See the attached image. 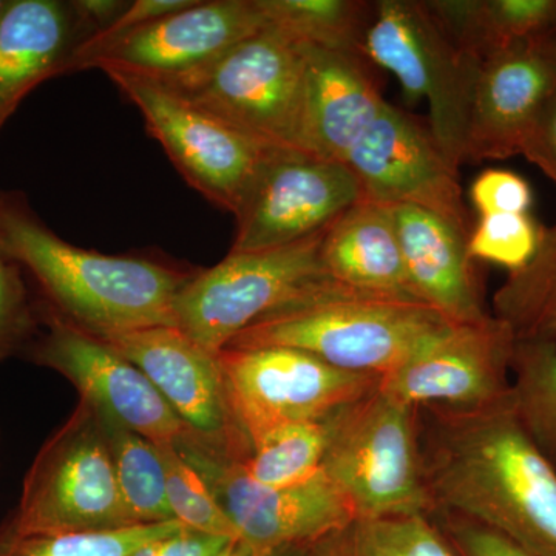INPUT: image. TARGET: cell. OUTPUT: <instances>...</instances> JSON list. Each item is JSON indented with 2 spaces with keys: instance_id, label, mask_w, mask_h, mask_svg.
Here are the masks:
<instances>
[{
  "instance_id": "cell-11",
  "label": "cell",
  "mask_w": 556,
  "mask_h": 556,
  "mask_svg": "<svg viewBox=\"0 0 556 556\" xmlns=\"http://www.w3.org/2000/svg\"><path fill=\"white\" fill-rule=\"evenodd\" d=\"M365 200L426 208L470 239L471 226L453 163L428 119L386 101L345 161Z\"/></svg>"
},
{
  "instance_id": "cell-35",
  "label": "cell",
  "mask_w": 556,
  "mask_h": 556,
  "mask_svg": "<svg viewBox=\"0 0 556 556\" xmlns=\"http://www.w3.org/2000/svg\"><path fill=\"white\" fill-rule=\"evenodd\" d=\"M193 2L195 0H135V2H130V5L121 14L119 20L112 27L91 36L90 39H87L79 47L75 61H73V72L84 70V65L98 51L105 49L115 40L129 35L134 30H138V28L144 27V25L159 21L161 17L169 16L175 11L186 9V7L192 5Z\"/></svg>"
},
{
  "instance_id": "cell-28",
  "label": "cell",
  "mask_w": 556,
  "mask_h": 556,
  "mask_svg": "<svg viewBox=\"0 0 556 556\" xmlns=\"http://www.w3.org/2000/svg\"><path fill=\"white\" fill-rule=\"evenodd\" d=\"M511 402L527 437L556 473V343L515 342Z\"/></svg>"
},
{
  "instance_id": "cell-22",
  "label": "cell",
  "mask_w": 556,
  "mask_h": 556,
  "mask_svg": "<svg viewBox=\"0 0 556 556\" xmlns=\"http://www.w3.org/2000/svg\"><path fill=\"white\" fill-rule=\"evenodd\" d=\"M321 263L332 280L346 287L419 302L409 287L390 206L364 200L348 208L325 232Z\"/></svg>"
},
{
  "instance_id": "cell-40",
  "label": "cell",
  "mask_w": 556,
  "mask_h": 556,
  "mask_svg": "<svg viewBox=\"0 0 556 556\" xmlns=\"http://www.w3.org/2000/svg\"><path fill=\"white\" fill-rule=\"evenodd\" d=\"M308 554L309 546L254 548L240 541H232L218 556H308Z\"/></svg>"
},
{
  "instance_id": "cell-1",
  "label": "cell",
  "mask_w": 556,
  "mask_h": 556,
  "mask_svg": "<svg viewBox=\"0 0 556 556\" xmlns=\"http://www.w3.org/2000/svg\"><path fill=\"white\" fill-rule=\"evenodd\" d=\"M419 413L433 515H459L529 554L556 556V473L519 424L511 393L481 409Z\"/></svg>"
},
{
  "instance_id": "cell-25",
  "label": "cell",
  "mask_w": 556,
  "mask_h": 556,
  "mask_svg": "<svg viewBox=\"0 0 556 556\" xmlns=\"http://www.w3.org/2000/svg\"><path fill=\"white\" fill-rule=\"evenodd\" d=\"M265 28L302 46L358 51L371 22L375 2L367 0H257Z\"/></svg>"
},
{
  "instance_id": "cell-12",
  "label": "cell",
  "mask_w": 556,
  "mask_h": 556,
  "mask_svg": "<svg viewBox=\"0 0 556 556\" xmlns=\"http://www.w3.org/2000/svg\"><path fill=\"white\" fill-rule=\"evenodd\" d=\"M207 482L240 543L254 548L311 546L356 519L348 497L324 473L288 486L252 481L240 463L206 448L179 450Z\"/></svg>"
},
{
  "instance_id": "cell-38",
  "label": "cell",
  "mask_w": 556,
  "mask_h": 556,
  "mask_svg": "<svg viewBox=\"0 0 556 556\" xmlns=\"http://www.w3.org/2000/svg\"><path fill=\"white\" fill-rule=\"evenodd\" d=\"M232 540L182 529L174 535L150 541L130 556H218Z\"/></svg>"
},
{
  "instance_id": "cell-9",
  "label": "cell",
  "mask_w": 556,
  "mask_h": 556,
  "mask_svg": "<svg viewBox=\"0 0 556 556\" xmlns=\"http://www.w3.org/2000/svg\"><path fill=\"white\" fill-rule=\"evenodd\" d=\"M141 112L148 131L182 178L236 217L274 150L248 137L185 94L123 72H104Z\"/></svg>"
},
{
  "instance_id": "cell-21",
  "label": "cell",
  "mask_w": 556,
  "mask_h": 556,
  "mask_svg": "<svg viewBox=\"0 0 556 556\" xmlns=\"http://www.w3.org/2000/svg\"><path fill=\"white\" fill-rule=\"evenodd\" d=\"M375 68L358 51L306 46L305 152L345 161L386 102Z\"/></svg>"
},
{
  "instance_id": "cell-16",
  "label": "cell",
  "mask_w": 556,
  "mask_h": 556,
  "mask_svg": "<svg viewBox=\"0 0 556 556\" xmlns=\"http://www.w3.org/2000/svg\"><path fill=\"white\" fill-rule=\"evenodd\" d=\"M514 334L500 318L453 324L380 378V388L413 407L470 412L511 393Z\"/></svg>"
},
{
  "instance_id": "cell-36",
  "label": "cell",
  "mask_w": 556,
  "mask_h": 556,
  "mask_svg": "<svg viewBox=\"0 0 556 556\" xmlns=\"http://www.w3.org/2000/svg\"><path fill=\"white\" fill-rule=\"evenodd\" d=\"M459 556H535L489 527L455 514L431 515Z\"/></svg>"
},
{
  "instance_id": "cell-15",
  "label": "cell",
  "mask_w": 556,
  "mask_h": 556,
  "mask_svg": "<svg viewBox=\"0 0 556 556\" xmlns=\"http://www.w3.org/2000/svg\"><path fill=\"white\" fill-rule=\"evenodd\" d=\"M265 27L257 0H195L110 43L84 70L129 73L178 89Z\"/></svg>"
},
{
  "instance_id": "cell-29",
  "label": "cell",
  "mask_w": 556,
  "mask_h": 556,
  "mask_svg": "<svg viewBox=\"0 0 556 556\" xmlns=\"http://www.w3.org/2000/svg\"><path fill=\"white\" fill-rule=\"evenodd\" d=\"M327 417L269 431L252 445L251 455L241 464L244 473L268 486L294 485L313 478L321 470L327 453Z\"/></svg>"
},
{
  "instance_id": "cell-7",
  "label": "cell",
  "mask_w": 556,
  "mask_h": 556,
  "mask_svg": "<svg viewBox=\"0 0 556 556\" xmlns=\"http://www.w3.org/2000/svg\"><path fill=\"white\" fill-rule=\"evenodd\" d=\"M362 53L393 73L409 100L427 101L431 129L453 163H466L471 101L482 61L450 38L426 0H378Z\"/></svg>"
},
{
  "instance_id": "cell-17",
  "label": "cell",
  "mask_w": 556,
  "mask_h": 556,
  "mask_svg": "<svg viewBox=\"0 0 556 556\" xmlns=\"http://www.w3.org/2000/svg\"><path fill=\"white\" fill-rule=\"evenodd\" d=\"M137 365L186 427L214 455L243 464L251 444L230 412L218 354L179 327H152L101 339Z\"/></svg>"
},
{
  "instance_id": "cell-33",
  "label": "cell",
  "mask_w": 556,
  "mask_h": 556,
  "mask_svg": "<svg viewBox=\"0 0 556 556\" xmlns=\"http://www.w3.org/2000/svg\"><path fill=\"white\" fill-rule=\"evenodd\" d=\"M541 228L529 214H495L479 217L468 239L473 260H485L511 270L522 268L535 254Z\"/></svg>"
},
{
  "instance_id": "cell-13",
  "label": "cell",
  "mask_w": 556,
  "mask_h": 556,
  "mask_svg": "<svg viewBox=\"0 0 556 556\" xmlns=\"http://www.w3.org/2000/svg\"><path fill=\"white\" fill-rule=\"evenodd\" d=\"M42 327L46 331L39 332L25 354L33 364L64 376L83 401L156 447L186 448L201 442L148 376L104 340L49 316H42Z\"/></svg>"
},
{
  "instance_id": "cell-2",
  "label": "cell",
  "mask_w": 556,
  "mask_h": 556,
  "mask_svg": "<svg viewBox=\"0 0 556 556\" xmlns=\"http://www.w3.org/2000/svg\"><path fill=\"white\" fill-rule=\"evenodd\" d=\"M0 243L35 281L42 316L98 339L178 327L175 300L195 274L159 260L75 247L56 236L21 193L0 192Z\"/></svg>"
},
{
  "instance_id": "cell-14",
  "label": "cell",
  "mask_w": 556,
  "mask_h": 556,
  "mask_svg": "<svg viewBox=\"0 0 556 556\" xmlns=\"http://www.w3.org/2000/svg\"><path fill=\"white\" fill-rule=\"evenodd\" d=\"M364 190L346 164L294 149H276L237 219L229 252L298 243L329 228Z\"/></svg>"
},
{
  "instance_id": "cell-37",
  "label": "cell",
  "mask_w": 556,
  "mask_h": 556,
  "mask_svg": "<svg viewBox=\"0 0 556 556\" xmlns=\"http://www.w3.org/2000/svg\"><path fill=\"white\" fill-rule=\"evenodd\" d=\"M521 155L556 185V90L530 127L522 142Z\"/></svg>"
},
{
  "instance_id": "cell-27",
  "label": "cell",
  "mask_w": 556,
  "mask_h": 556,
  "mask_svg": "<svg viewBox=\"0 0 556 556\" xmlns=\"http://www.w3.org/2000/svg\"><path fill=\"white\" fill-rule=\"evenodd\" d=\"M100 415L119 492L135 525L175 521L167 504L166 470L160 448L115 417Z\"/></svg>"
},
{
  "instance_id": "cell-26",
  "label": "cell",
  "mask_w": 556,
  "mask_h": 556,
  "mask_svg": "<svg viewBox=\"0 0 556 556\" xmlns=\"http://www.w3.org/2000/svg\"><path fill=\"white\" fill-rule=\"evenodd\" d=\"M308 556H459L431 517L356 518L311 544Z\"/></svg>"
},
{
  "instance_id": "cell-8",
  "label": "cell",
  "mask_w": 556,
  "mask_h": 556,
  "mask_svg": "<svg viewBox=\"0 0 556 556\" xmlns=\"http://www.w3.org/2000/svg\"><path fill=\"white\" fill-rule=\"evenodd\" d=\"M172 90L263 144L305 152L306 46L283 33L263 28Z\"/></svg>"
},
{
  "instance_id": "cell-34",
  "label": "cell",
  "mask_w": 556,
  "mask_h": 556,
  "mask_svg": "<svg viewBox=\"0 0 556 556\" xmlns=\"http://www.w3.org/2000/svg\"><path fill=\"white\" fill-rule=\"evenodd\" d=\"M470 200L479 217L495 214H529L533 192L521 175L511 170L489 169L475 179Z\"/></svg>"
},
{
  "instance_id": "cell-6",
  "label": "cell",
  "mask_w": 556,
  "mask_h": 556,
  "mask_svg": "<svg viewBox=\"0 0 556 556\" xmlns=\"http://www.w3.org/2000/svg\"><path fill=\"white\" fill-rule=\"evenodd\" d=\"M327 229L287 247L229 252L197 269L175 300L178 327L218 354L251 325L305 298L331 280L321 263Z\"/></svg>"
},
{
  "instance_id": "cell-4",
  "label": "cell",
  "mask_w": 556,
  "mask_h": 556,
  "mask_svg": "<svg viewBox=\"0 0 556 556\" xmlns=\"http://www.w3.org/2000/svg\"><path fill=\"white\" fill-rule=\"evenodd\" d=\"M321 470L356 518L431 517L424 481L419 408L379 387L327 417Z\"/></svg>"
},
{
  "instance_id": "cell-10",
  "label": "cell",
  "mask_w": 556,
  "mask_h": 556,
  "mask_svg": "<svg viewBox=\"0 0 556 556\" xmlns=\"http://www.w3.org/2000/svg\"><path fill=\"white\" fill-rule=\"evenodd\" d=\"M218 362L230 412L251 450L269 431L325 419L380 383L376 376L343 371L294 348H226Z\"/></svg>"
},
{
  "instance_id": "cell-30",
  "label": "cell",
  "mask_w": 556,
  "mask_h": 556,
  "mask_svg": "<svg viewBox=\"0 0 556 556\" xmlns=\"http://www.w3.org/2000/svg\"><path fill=\"white\" fill-rule=\"evenodd\" d=\"M186 529L178 521L102 533H21L0 525V556H130L139 547Z\"/></svg>"
},
{
  "instance_id": "cell-24",
  "label": "cell",
  "mask_w": 556,
  "mask_h": 556,
  "mask_svg": "<svg viewBox=\"0 0 556 556\" xmlns=\"http://www.w3.org/2000/svg\"><path fill=\"white\" fill-rule=\"evenodd\" d=\"M492 314L515 340L556 343V222L541 228L533 257L497 288Z\"/></svg>"
},
{
  "instance_id": "cell-3",
  "label": "cell",
  "mask_w": 556,
  "mask_h": 556,
  "mask_svg": "<svg viewBox=\"0 0 556 556\" xmlns=\"http://www.w3.org/2000/svg\"><path fill=\"white\" fill-rule=\"evenodd\" d=\"M450 325L424 303L372 294L331 278L251 325L226 348H294L343 371L383 378Z\"/></svg>"
},
{
  "instance_id": "cell-20",
  "label": "cell",
  "mask_w": 556,
  "mask_h": 556,
  "mask_svg": "<svg viewBox=\"0 0 556 556\" xmlns=\"http://www.w3.org/2000/svg\"><path fill=\"white\" fill-rule=\"evenodd\" d=\"M89 38L72 2L7 0L0 14V130L39 84L73 72Z\"/></svg>"
},
{
  "instance_id": "cell-18",
  "label": "cell",
  "mask_w": 556,
  "mask_h": 556,
  "mask_svg": "<svg viewBox=\"0 0 556 556\" xmlns=\"http://www.w3.org/2000/svg\"><path fill=\"white\" fill-rule=\"evenodd\" d=\"M556 90V38L536 36L495 51L479 65L467 161L521 155L522 142Z\"/></svg>"
},
{
  "instance_id": "cell-41",
  "label": "cell",
  "mask_w": 556,
  "mask_h": 556,
  "mask_svg": "<svg viewBox=\"0 0 556 556\" xmlns=\"http://www.w3.org/2000/svg\"><path fill=\"white\" fill-rule=\"evenodd\" d=\"M7 0H0V14H2L3 9H5Z\"/></svg>"
},
{
  "instance_id": "cell-39",
  "label": "cell",
  "mask_w": 556,
  "mask_h": 556,
  "mask_svg": "<svg viewBox=\"0 0 556 556\" xmlns=\"http://www.w3.org/2000/svg\"><path fill=\"white\" fill-rule=\"evenodd\" d=\"M129 5L126 0H72L73 10L90 38L112 27Z\"/></svg>"
},
{
  "instance_id": "cell-23",
  "label": "cell",
  "mask_w": 556,
  "mask_h": 556,
  "mask_svg": "<svg viewBox=\"0 0 556 556\" xmlns=\"http://www.w3.org/2000/svg\"><path fill=\"white\" fill-rule=\"evenodd\" d=\"M459 49L477 60L510 43L547 35L556 25V0H426Z\"/></svg>"
},
{
  "instance_id": "cell-31",
  "label": "cell",
  "mask_w": 556,
  "mask_h": 556,
  "mask_svg": "<svg viewBox=\"0 0 556 556\" xmlns=\"http://www.w3.org/2000/svg\"><path fill=\"white\" fill-rule=\"evenodd\" d=\"M166 470L167 504L172 517L186 529L239 541V533L207 482L177 447H159Z\"/></svg>"
},
{
  "instance_id": "cell-5",
  "label": "cell",
  "mask_w": 556,
  "mask_h": 556,
  "mask_svg": "<svg viewBox=\"0 0 556 556\" xmlns=\"http://www.w3.org/2000/svg\"><path fill=\"white\" fill-rule=\"evenodd\" d=\"M21 533H102L135 527L116 481L100 412L80 399L43 442L5 519Z\"/></svg>"
},
{
  "instance_id": "cell-32",
  "label": "cell",
  "mask_w": 556,
  "mask_h": 556,
  "mask_svg": "<svg viewBox=\"0 0 556 556\" xmlns=\"http://www.w3.org/2000/svg\"><path fill=\"white\" fill-rule=\"evenodd\" d=\"M27 274L0 243V362L25 353L42 327V311Z\"/></svg>"
},
{
  "instance_id": "cell-19",
  "label": "cell",
  "mask_w": 556,
  "mask_h": 556,
  "mask_svg": "<svg viewBox=\"0 0 556 556\" xmlns=\"http://www.w3.org/2000/svg\"><path fill=\"white\" fill-rule=\"evenodd\" d=\"M413 294L452 324L484 320V291L468 239L426 208L390 206Z\"/></svg>"
}]
</instances>
